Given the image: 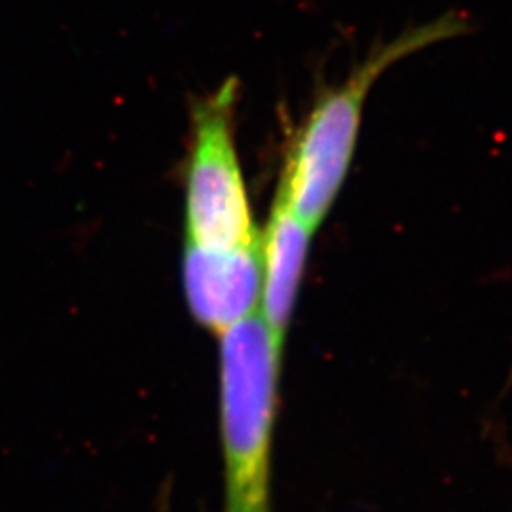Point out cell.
I'll list each match as a JSON object with an SVG mask.
<instances>
[{"label":"cell","instance_id":"cell-3","mask_svg":"<svg viewBox=\"0 0 512 512\" xmlns=\"http://www.w3.org/2000/svg\"><path fill=\"white\" fill-rule=\"evenodd\" d=\"M238 82L228 80L194 112L186 179V245L234 251L260 243L236 148Z\"/></svg>","mask_w":512,"mask_h":512},{"label":"cell","instance_id":"cell-1","mask_svg":"<svg viewBox=\"0 0 512 512\" xmlns=\"http://www.w3.org/2000/svg\"><path fill=\"white\" fill-rule=\"evenodd\" d=\"M467 29V19L450 12L404 31L403 35L376 46L353 67L342 84L327 88L317 97L306 122L294 137L277 188V196L313 232L329 217L348 179L366 97L378 78L401 59L459 37Z\"/></svg>","mask_w":512,"mask_h":512},{"label":"cell","instance_id":"cell-2","mask_svg":"<svg viewBox=\"0 0 512 512\" xmlns=\"http://www.w3.org/2000/svg\"><path fill=\"white\" fill-rule=\"evenodd\" d=\"M283 346L260 315L220 334L224 512H272V444Z\"/></svg>","mask_w":512,"mask_h":512},{"label":"cell","instance_id":"cell-4","mask_svg":"<svg viewBox=\"0 0 512 512\" xmlns=\"http://www.w3.org/2000/svg\"><path fill=\"white\" fill-rule=\"evenodd\" d=\"M183 285L194 319L220 336L253 315L260 302V243L234 251L186 245Z\"/></svg>","mask_w":512,"mask_h":512},{"label":"cell","instance_id":"cell-5","mask_svg":"<svg viewBox=\"0 0 512 512\" xmlns=\"http://www.w3.org/2000/svg\"><path fill=\"white\" fill-rule=\"evenodd\" d=\"M313 230L294 215L281 196L275 194L274 207L260 239L262 321L275 342L285 344L293 319L296 298L310 253Z\"/></svg>","mask_w":512,"mask_h":512}]
</instances>
